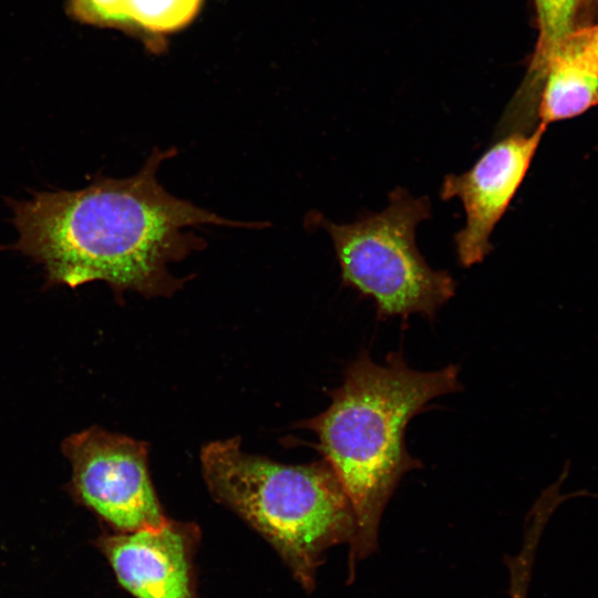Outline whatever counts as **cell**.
<instances>
[{
	"instance_id": "11",
	"label": "cell",
	"mask_w": 598,
	"mask_h": 598,
	"mask_svg": "<svg viewBox=\"0 0 598 598\" xmlns=\"http://www.w3.org/2000/svg\"><path fill=\"white\" fill-rule=\"evenodd\" d=\"M132 0H68L69 17L82 24L114 29L133 35Z\"/></svg>"
},
{
	"instance_id": "5",
	"label": "cell",
	"mask_w": 598,
	"mask_h": 598,
	"mask_svg": "<svg viewBox=\"0 0 598 598\" xmlns=\"http://www.w3.org/2000/svg\"><path fill=\"white\" fill-rule=\"evenodd\" d=\"M62 453L72 467L70 495L115 532L168 519L152 485L145 442L92 426L68 436Z\"/></svg>"
},
{
	"instance_id": "1",
	"label": "cell",
	"mask_w": 598,
	"mask_h": 598,
	"mask_svg": "<svg viewBox=\"0 0 598 598\" xmlns=\"http://www.w3.org/2000/svg\"><path fill=\"white\" fill-rule=\"evenodd\" d=\"M175 153L154 150L127 178L99 176L81 189L8 199L18 233L10 249L41 264L49 287L75 288L97 280L117 297L127 290L146 297L172 295L186 279L174 278L167 266L205 246L183 228L267 225L230 220L166 192L156 171Z\"/></svg>"
},
{
	"instance_id": "9",
	"label": "cell",
	"mask_w": 598,
	"mask_h": 598,
	"mask_svg": "<svg viewBox=\"0 0 598 598\" xmlns=\"http://www.w3.org/2000/svg\"><path fill=\"white\" fill-rule=\"evenodd\" d=\"M590 4L591 0H534L538 35L525 86L512 105L515 111L536 113L548 62L578 29L592 22Z\"/></svg>"
},
{
	"instance_id": "10",
	"label": "cell",
	"mask_w": 598,
	"mask_h": 598,
	"mask_svg": "<svg viewBox=\"0 0 598 598\" xmlns=\"http://www.w3.org/2000/svg\"><path fill=\"white\" fill-rule=\"evenodd\" d=\"M204 0H132L133 37L151 50H159L165 38L188 27L198 16Z\"/></svg>"
},
{
	"instance_id": "7",
	"label": "cell",
	"mask_w": 598,
	"mask_h": 598,
	"mask_svg": "<svg viewBox=\"0 0 598 598\" xmlns=\"http://www.w3.org/2000/svg\"><path fill=\"white\" fill-rule=\"evenodd\" d=\"M200 529L168 518L159 527L103 534L96 546L135 598H200L195 556Z\"/></svg>"
},
{
	"instance_id": "8",
	"label": "cell",
	"mask_w": 598,
	"mask_h": 598,
	"mask_svg": "<svg viewBox=\"0 0 598 598\" xmlns=\"http://www.w3.org/2000/svg\"><path fill=\"white\" fill-rule=\"evenodd\" d=\"M598 106V74L569 41L548 62L537 103L538 124L573 118Z\"/></svg>"
},
{
	"instance_id": "3",
	"label": "cell",
	"mask_w": 598,
	"mask_h": 598,
	"mask_svg": "<svg viewBox=\"0 0 598 598\" xmlns=\"http://www.w3.org/2000/svg\"><path fill=\"white\" fill-rule=\"evenodd\" d=\"M200 461L212 496L274 547L307 592L317 585L326 553L352 543L354 512L324 460L280 464L246 453L233 437L205 445Z\"/></svg>"
},
{
	"instance_id": "2",
	"label": "cell",
	"mask_w": 598,
	"mask_h": 598,
	"mask_svg": "<svg viewBox=\"0 0 598 598\" xmlns=\"http://www.w3.org/2000/svg\"><path fill=\"white\" fill-rule=\"evenodd\" d=\"M458 374L455 364L419 371L408 365L401 352H391L379 363L362 351L347 367L342 383L329 392L330 405L302 422L316 434L319 451L354 512L349 582L359 563L378 549L383 512L400 481L423 467L405 445L409 422L434 399L458 391Z\"/></svg>"
},
{
	"instance_id": "4",
	"label": "cell",
	"mask_w": 598,
	"mask_h": 598,
	"mask_svg": "<svg viewBox=\"0 0 598 598\" xmlns=\"http://www.w3.org/2000/svg\"><path fill=\"white\" fill-rule=\"evenodd\" d=\"M430 212L427 197L396 187L385 209L357 221L334 224L317 215L331 237L343 285L371 298L381 319L432 318L454 296L453 278L433 270L415 244L416 227Z\"/></svg>"
},
{
	"instance_id": "6",
	"label": "cell",
	"mask_w": 598,
	"mask_h": 598,
	"mask_svg": "<svg viewBox=\"0 0 598 598\" xmlns=\"http://www.w3.org/2000/svg\"><path fill=\"white\" fill-rule=\"evenodd\" d=\"M546 128L538 124L530 133L505 135L468 171L443 179L441 198H460L466 215L454 237L463 267L480 264L492 250L491 235L519 189Z\"/></svg>"
},
{
	"instance_id": "12",
	"label": "cell",
	"mask_w": 598,
	"mask_h": 598,
	"mask_svg": "<svg viewBox=\"0 0 598 598\" xmlns=\"http://www.w3.org/2000/svg\"><path fill=\"white\" fill-rule=\"evenodd\" d=\"M567 41L585 55L598 74V22L578 29Z\"/></svg>"
}]
</instances>
